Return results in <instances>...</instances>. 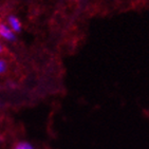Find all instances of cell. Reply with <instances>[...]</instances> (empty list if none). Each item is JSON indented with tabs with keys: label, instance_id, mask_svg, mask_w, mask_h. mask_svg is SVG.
Masks as SVG:
<instances>
[{
	"label": "cell",
	"instance_id": "obj_1",
	"mask_svg": "<svg viewBox=\"0 0 149 149\" xmlns=\"http://www.w3.org/2000/svg\"><path fill=\"white\" fill-rule=\"evenodd\" d=\"M0 38L8 42H15L17 39V36L10 29V26L6 24V22L0 21Z\"/></svg>",
	"mask_w": 149,
	"mask_h": 149
},
{
	"label": "cell",
	"instance_id": "obj_2",
	"mask_svg": "<svg viewBox=\"0 0 149 149\" xmlns=\"http://www.w3.org/2000/svg\"><path fill=\"white\" fill-rule=\"evenodd\" d=\"M6 24L10 26V29L14 32L15 34L20 33L22 31V22L16 15H9L8 18H6Z\"/></svg>",
	"mask_w": 149,
	"mask_h": 149
},
{
	"label": "cell",
	"instance_id": "obj_3",
	"mask_svg": "<svg viewBox=\"0 0 149 149\" xmlns=\"http://www.w3.org/2000/svg\"><path fill=\"white\" fill-rule=\"evenodd\" d=\"M13 149H35V147H34V145L31 144L30 142L21 141V142H18Z\"/></svg>",
	"mask_w": 149,
	"mask_h": 149
},
{
	"label": "cell",
	"instance_id": "obj_4",
	"mask_svg": "<svg viewBox=\"0 0 149 149\" xmlns=\"http://www.w3.org/2000/svg\"><path fill=\"white\" fill-rule=\"evenodd\" d=\"M9 69V65L4 58H0V75L4 74Z\"/></svg>",
	"mask_w": 149,
	"mask_h": 149
},
{
	"label": "cell",
	"instance_id": "obj_5",
	"mask_svg": "<svg viewBox=\"0 0 149 149\" xmlns=\"http://www.w3.org/2000/svg\"><path fill=\"white\" fill-rule=\"evenodd\" d=\"M4 51H6V46H4L2 41L0 40V55L3 54V53H4Z\"/></svg>",
	"mask_w": 149,
	"mask_h": 149
},
{
	"label": "cell",
	"instance_id": "obj_6",
	"mask_svg": "<svg viewBox=\"0 0 149 149\" xmlns=\"http://www.w3.org/2000/svg\"><path fill=\"white\" fill-rule=\"evenodd\" d=\"M3 141V138H2V135H0V142H2Z\"/></svg>",
	"mask_w": 149,
	"mask_h": 149
}]
</instances>
